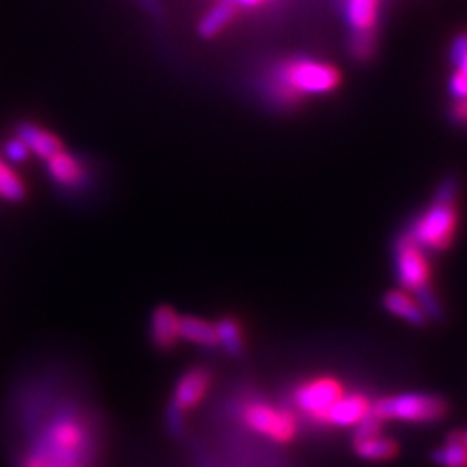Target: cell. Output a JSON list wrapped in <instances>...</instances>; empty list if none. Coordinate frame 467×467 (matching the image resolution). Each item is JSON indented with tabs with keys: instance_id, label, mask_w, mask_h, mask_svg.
Returning <instances> with one entry per match:
<instances>
[{
	"instance_id": "cell-1",
	"label": "cell",
	"mask_w": 467,
	"mask_h": 467,
	"mask_svg": "<svg viewBox=\"0 0 467 467\" xmlns=\"http://www.w3.org/2000/svg\"><path fill=\"white\" fill-rule=\"evenodd\" d=\"M341 86L339 68L314 57L292 55L269 65L261 77V94L271 106L292 109L306 98L326 96Z\"/></svg>"
},
{
	"instance_id": "cell-2",
	"label": "cell",
	"mask_w": 467,
	"mask_h": 467,
	"mask_svg": "<svg viewBox=\"0 0 467 467\" xmlns=\"http://www.w3.org/2000/svg\"><path fill=\"white\" fill-rule=\"evenodd\" d=\"M460 183L456 178H446L438 183L432 201L422 209L405 232L425 252H446L454 244L460 224Z\"/></svg>"
},
{
	"instance_id": "cell-3",
	"label": "cell",
	"mask_w": 467,
	"mask_h": 467,
	"mask_svg": "<svg viewBox=\"0 0 467 467\" xmlns=\"http://www.w3.org/2000/svg\"><path fill=\"white\" fill-rule=\"evenodd\" d=\"M88 444V432L75 413L57 415L46 429L32 451L47 456L68 467H80V458Z\"/></svg>"
},
{
	"instance_id": "cell-4",
	"label": "cell",
	"mask_w": 467,
	"mask_h": 467,
	"mask_svg": "<svg viewBox=\"0 0 467 467\" xmlns=\"http://www.w3.org/2000/svg\"><path fill=\"white\" fill-rule=\"evenodd\" d=\"M450 411V403L434 393H400L388 396L370 405V413L379 422H436L442 420Z\"/></svg>"
},
{
	"instance_id": "cell-5",
	"label": "cell",
	"mask_w": 467,
	"mask_h": 467,
	"mask_svg": "<svg viewBox=\"0 0 467 467\" xmlns=\"http://www.w3.org/2000/svg\"><path fill=\"white\" fill-rule=\"evenodd\" d=\"M393 263H396V276L403 290L415 295L417 290L431 285L432 269L427 252L407 232H401L393 242Z\"/></svg>"
},
{
	"instance_id": "cell-6",
	"label": "cell",
	"mask_w": 467,
	"mask_h": 467,
	"mask_svg": "<svg viewBox=\"0 0 467 467\" xmlns=\"http://www.w3.org/2000/svg\"><path fill=\"white\" fill-rule=\"evenodd\" d=\"M242 419L252 431L281 444L290 442L298 431L296 417L288 409H279L263 401L247 403L242 411Z\"/></svg>"
},
{
	"instance_id": "cell-7",
	"label": "cell",
	"mask_w": 467,
	"mask_h": 467,
	"mask_svg": "<svg viewBox=\"0 0 467 467\" xmlns=\"http://www.w3.org/2000/svg\"><path fill=\"white\" fill-rule=\"evenodd\" d=\"M345 393L343 386L335 378L308 379L295 391V403L302 413L317 422H324L329 407Z\"/></svg>"
},
{
	"instance_id": "cell-8",
	"label": "cell",
	"mask_w": 467,
	"mask_h": 467,
	"mask_svg": "<svg viewBox=\"0 0 467 467\" xmlns=\"http://www.w3.org/2000/svg\"><path fill=\"white\" fill-rule=\"evenodd\" d=\"M213 384V374L209 368L204 367H192L187 368L173 388V398L171 403L180 407L183 413L195 409L211 389Z\"/></svg>"
},
{
	"instance_id": "cell-9",
	"label": "cell",
	"mask_w": 467,
	"mask_h": 467,
	"mask_svg": "<svg viewBox=\"0 0 467 467\" xmlns=\"http://www.w3.org/2000/svg\"><path fill=\"white\" fill-rule=\"evenodd\" d=\"M46 168L49 180L61 189H70L78 192L88 182V168L82 160L68 150H61L46 160Z\"/></svg>"
},
{
	"instance_id": "cell-10",
	"label": "cell",
	"mask_w": 467,
	"mask_h": 467,
	"mask_svg": "<svg viewBox=\"0 0 467 467\" xmlns=\"http://www.w3.org/2000/svg\"><path fill=\"white\" fill-rule=\"evenodd\" d=\"M382 0H343V16L348 36H378Z\"/></svg>"
},
{
	"instance_id": "cell-11",
	"label": "cell",
	"mask_w": 467,
	"mask_h": 467,
	"mask_svg": "<svg viewBox=\"0 0 467 467\" xmlns=\"http://www.w3.org/2000/svg\"><path fill=\"white\" fill-rule=\"evenodd\" d=\"M180 314L171 306H156L150 316V341L160 350H171L180 343Z\"/></svg>"
},
{
	"instance_id": "cell-12",
	"label": "cell",
	"mask_w": 467,
	"mask_h": 467,
	"mask_svg": "<svg viewBox=\"0 0 467 467\" xmlns=\"http://www.w3.org/2000/svg\"><path fill=\"white\" fill-rule=\"evenodd\" d=\"M14 135L24 140V144L34 156L41 160H49L53 154L61 152L65 149L63 140L58 139L49 129L41 127L32 121H22L14 127Z\"/></svg>"
},
{
	"instance_id": "cell-13",
	"label": "cell",
	"mask_w": 467,
	"mask_h": 467,
	"mask_svg": "<svg viewBox=\"0 0 467 467\" xmlns=\"http://www.w3.org/2000/svg\"><path fill=\"white\" fill-rule=\"evenodd\" d=\"M370 405L372 401H368V398L362 396V393H348V396L343 393V396L329 407L324 422L333 427H355L370 413Z\"/></svg>"
},
{
	"instance_id": "cell-14",
	"label": "cell",
	"mask_w": 467,
	"mask_h": 467,
	"mask_svg": "<svg viewBox=\"0 0 467 467\" xmlns=\"http://www.w3.org/2000/svg\"><path fill=\"white\" fill-rule=\"evenodd\" d=\"M240 8L228 0H216V3L202 14L197 24V36L201 39H214L228 29L236 20Z\"/></svg>"
},
{
	"instance_id": "cell-15",
	"label": "cell",
	"mask_w": 467,
	"mask_h": 467,
	"mask_svg": "<svg viewBox=\"0 0 467 467\" xmlns=\"http://www.w3.org/2000/svg\"><path fill=\"white\" fill-rule=\"evenodd\" d=\"M384 308L386 312H389L391 316H396L407 324H411L415 327L425 326L429 317L422 312V308L419 306V302L415 300V296L409 295L407 290H389L384 295Z\"/></svg>"
},
{
	"instance_id": "cell-16",
	"label": "cell",
	"mask_w": 467,
	"mask_h": 467,
	"mask_svg": "<svg viewBox=\"0 0 467 467\" xmlns=\"http://www.w3.org/2000/svg\"><path fill=\"white\" fill-rule=\"evenodd\" d=\"M180 341H187L202 348H216L218 337L213 321L197 316L180 317Z\"/></svg>"
},
{
	"instance_id": "cell-17",
	"label": "cell",
	"mask_w": 467,
	"mask_h": 467,
	"mask_svg": "<svg viewBox=\"0 0 467 467\" xmlns=\"http://www.w3.org/2000/svg\"><path fill=\"white\" fill-rule=\"evenodd\" d=\"M216 327V337H218V347H221L228 357H242L245 350V337H244V329L242 324L232 316H224L218 321H214Z\"/></svg>"
},
{
	"instance_id": "cell-18",
	"label": "cell",
	"mask_w": 467,
	"mask_h": 467,
	"mask_svg": "<svg viewBox=\"0 0 467 467\" xmlns=\"http://www.w3.org/2000/svg\"><path fill=\"white\" fill-rule=\"evenodd\" d=\"M353 448L357 451V456L368 462H386L398 456L400 446L396 441L384 436V434H376L370 438H358V441H353Z\"/></svg>"
},
{
	"instance_id": "cell-19",
	"label": "cell",
	"mask_w": 467,
	"mask_h": 467,
	"mask_svg": "<svg viewBox=\"0 0 467 467\" xmlns=\"http://www.w3.org/2000/svg\"><path fill=\"white\" fill-rule=\"evenodd\" d=\"M432 460L442 467L467 465V446L462 442V432L450 434L446 444L434 450Z\"/></svg>"
},
{
	"instance_id": "cell-20",
	"label": "cell",
	"mask_w": 467,
	"mask_h": 467,
	"mask_svg": "<svg viewBox=\"0 0 467 467\" xmlns=\"http://www.w3.org/2000/svg\"><path fill=\"white\" fill-rule=\"evenodd\" d=\"M27 197V185L20 175L6 164L0 170V199L6 202H22Z\"/></svg>"
},
{
	"instance_id": "cell-21",
	"label": "cell",
	"mask_w": 467,
	"mask_h": 467,
	"mask_svg": "<svg viewBox=\"0 0 467 467\" xmlns=\"http://www.w3.org/2000/svg\"><path fill=\"white\" fill-rule=\"evenodd\" d=\"M29 149L24 144L22 139H18L16 135L10 137L6 142H5V158L8 160V162L12 164H22L26 162V160L29 158Z\"/></svg>"
},
{
	"instance_id": "cell-22",
	"label": "cell",
	"mask_w": 467,
	"mask_h": 467,
	"mask_svg": "<svg viewBox=\"0 0 467 467\" xmlns=\"http://www.w3.org/2000/svg\"><path fill=\"white\" fill-rule=\"evenodd\" d=\"M185 415L180 407H175L171 401L168 405V411H166V427L168 432L175 438H180L185 432Z\"/></svg>"
},
{
	"instance_id": "cell-23",
	"label": "cell",
	"mask_w": 467,
	"mask_h": 467,
	"mask_svg": "<svg viewBox=\"0 0 467 467\" xmlns=\"http://www.w3.org/2000/svg\"><path fill=\"white\" fill-rule=\"evenodd\" d=\"M18 467H68V465L58 463L47 456H41L37 451H27V454L20 460Z\"/></svg>"
},
{
	"instance_id": "cell-24",
	"label": "cell",
	"mask_w": 467,
	"mask_h": 467,
	"mask_svg": "<svg viewBox=\"0 0 467 467\" xmlns=\"http://www.w3.org/2000/svg\"><path fill=\"white\" fill-rule=\"evenodd\" d=\"M135 3L146 16H150L152 20H164L166 8L162 5V0H135Z\"/></svg>"
},
{
	"instance_id": "cell-25",
	"label": "cell",
	"mask_w": 467,
	"mask_h": 467,
	"mask_svg": "<svg viewBox=\"0 0 467 467\" xmlns=\"http://www.w3.org/2000/svg\"><path fill=\"white\" fill-rule=\"evenodd\" d=\"M450 115L456 125H467V99H454Z\"/></svg>"
},
{
	"instance_id": "cell-26",
	"label": "cell",
	"mask_w": 467,
	"mask_h": 467,
	"mask_svg": "<svg viewBox=\"0 0 467 467\" xmlns=\"http://www.w3.org/2000/svg\"><path fill=\"white\" fill-rule=\"evenodd\" d=\"M228 3L236 5L240 10H254V8H259V6H265L267 3H273V0H228Z\"/></svg>"
},
{
	"instance_id": "cell-27",
	"label": "cell",
	"mask_w": 467,
	"mask_h": 467,
	"mask_svg": "<svg viewBox=\"0 0 467 467\" xmlns=\"http://www.w3.org/2000/svg\"><path fill=\"white\" fill-rule=\"evenodd\" d=\"M454 67H456V70L462 75V78L465 80V84H467V53L460 58V61H458Z\"/></svg>"
},
{
	"instance_id": "cell-28",
	"label": "cell",
	"mask_w": 467,
	"mask_h": 467,
	"mask_svg": "<svg viewBox=\"0 0 467 467\" xmlns=\"http://www.w3.org/2000/svg\"><path fill=\"white\" fill-rule=\"evenodd\" d=\"M462 442L467 446V431H465V432H462Z\"/></svg>"
},
{
	"instance_id": "cell-29",
	"label": "cell",
	"mask_w": 467,
	"mask_h": 467,
	"mask_svg": "<svg viewBox=\"0 0 467 467\" xmlns=\"http://www.w3.org/2000/svg\"><path fill=\"white\" fill-rule=\"evenodd\" d=\"M3 166H5V162H3V160H0V170H3Z\"/></svg>"
},
{
	"instance_id": "cell-30",
	"label": "cell",
	"mask_w": 467,
	"mask_h": 467,
	"mask_svg": "<svg viewBox=\"0 0 467 467\" xmlns=\"http://www.w3.org/2000/svg\"><path fill=\"white\" fill-rule=\"evenodd\" d=\"M462 467H467V465H462Z\"/></svg>"
}]
</instances>
